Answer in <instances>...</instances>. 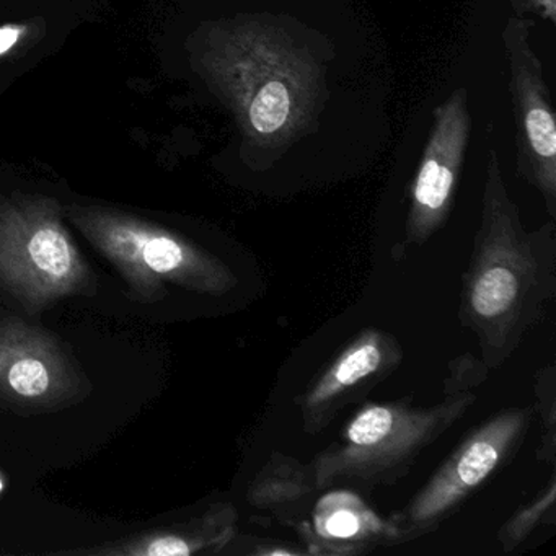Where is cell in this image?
Masks as SVG:
<instances>
[{
  "mask_svg": "<svg viewBox=\"0 0 556 556\" xmlns=\"http://www.w3.org/2000/svg\"><path fill=\"white\" fill-rule=\"evenodd\" d=\"M535 406H510L484 419L455 445L415 496L390 514L396 545L435 532L509 464L535 422Z\"/></svg>",
  "mask_w": 556,
  "mask_h": 556,
  "instance_id": "6",
  "label": "cell"
},
{
  "mask_svg": "<svg viewBox=\"0 0 556 556\" xmlns=\"http://www.w3.org/2000/svg\"><path fill=\"white\" fill-rule=\"evenodd\" d=\"M513 8L516 9L517 17L533 14L556 24V0H513Z\"/></svg>",
  "mask_w": 556,
  "mask_h": 556,
  "instance_id": "18",
  "label": "cell"
},
{
  "mask_svg": "<svg viewBox=\"0 0 556 556\" xmlns=\"http://www.w3.org/2000/svg\"><path fill=\"white\" fill-rule=\"evenodd\" d=\"M535 416H540L542 438L536 448V460L555 467L556 462V369L555 364L536 370L533 379Z\"/></svg>",
  "mask_w": 556,
  "mask_h": 556,
  "instance_id": "15",
  "label": "cell"
},
{
  "mask_svg": "<svg viewBox=\"0 0 556 556\" xmlns=\"http://www.w3.org/2000/svg\"><path fill=\"white\" fill-rule=\"evenodd\" d=\"M4 491V478L0 477V493Z\"/></svg>",
  "mask_w": 556,
  "mask_h": 556,
  "instance_id": "20",
  "label": "cell"
},
{
  "mask_svg": "<svg viewBox=\"0 0 556 556\" xmlns=\"http://www.w3.org/2000/svg\"><path fill=\"white\" fill-rule=\"evenodd\" d=\"M467 89H457L435 106L432 128L409 193L405 237L396 250L426 245L444 229L454 210L455 191L470 139Z\"/></svg>",
  "mask_w": 556,
  "mask_h": 556,
  "instance_id": "8",
  "label": "cell"
},
{
  "mask_svg": "<svg viewBox=\"0 0 556 556\" xmlns=\"http://www.w3.org/2000/svg\"><path fill=\"white\" fill-rule=\"evenodd\" d=\"M197 70L247 141L282 148L304 136L327 100V67L305 41L269 17L207 25Z\"/></svg>",
  "mask_w": 556,
  "mask_h": 556,
  "instance_id": "2",
  "label": "cell"
},
{
  "mask_svg": "<svg viewBox=\"0 0 556 556\" xmlns=\"http://www.w3.org/2000/svg\"><path fill=\"white\" fill-rule=\"evenodd\" d=\"M237 532L239 513L236 507L230 503H217L187 522L123 543L118 548L97 553L131 556L217 555L227 548Z\"/></svg>",
  "mask_w": 556,
  "mask_h": 556,
  "instance_id": "13",
  "label": "cell"
},
{
  "mask_svg": "<svg viewBox=\"0 0 556 556\" xmlns=\"http://www.w3.org/2000/svg\"><path fill=\"white\" fill-rule=\"evenodd\" d=\"M490 377V369L473 354H462L448 363L445 374L444 393L468 392L473 387H480Z\"/></svg>",
  "mask_w": 556,
  "mask_h": 556,
  "instance_id": "16",
  "label": "cell"
},
{
  "mask_svg": "<svg viewBox=\"0 0 556 556\" xmlns=\"http://www.w3.org/2000/svg\"><path fill=\"white\" fill-rule=\"evenodd\" d=\"M556 520V473L552 467L548 480L539 493L517 507L509 519L497 530V543L504 553H513L519 548L539 527L553 526Z\"/></svg>",
  "mask_w": 556,
  "mask_h": 556,
  "instance_id": "14",
  "label": "cell"
},
{
  "mask_svg": "<svg viewBox=\"0 0 556 556\" xmlns=\"http://www.w3.org/2000/svg\"><path fill=\"white\" fill-rule=\"evenodd\" d=\"M532 22L510 17L503 40L516 126L517 172L556 217V118L542 63L532 47Z\"/></svg>",
  "mask_w": 556,
  "mask_h": 556,
  "instance_id": "7",
  "label": "cell"
},
{
  "mask_svg": "<svg viewBox=\"0 0 556 556\" xmlns=\"http://www.w3.org/2000/svg\"><path fill=\"white\" fill-rule=\"evenodd\" d=\"M307 555H366L380 546H396L389 517H382L350 488L320 491L308 516L295 527Z\"/></svg>",
  "mask_w": 556,
  "mask_h": 556,
  "instance_id": "11",
  "label": "cell"
},
{
  "mask_svg": "<svg viewBox=\"0 0 556 556\" xmlns=\"http://www.w3.org/2000/svg\"><path fill=\"white\" fill-rule=\"evenodd\" d=\"M25 30H27V28L22 27V25H5V27H0V56L9 53V51L22 40Z\"/></svg>",
  "mask_w": 556,
  "mask_h": 556,
  "instance_id": "19",
  "label": "cell"
},
{
  "mask_svg": "<svg viewBox=\"0 0 556 556\" xmlns=\"http://www.w3.org/2000/svg\"><path fill=\"white\" fill-rule=\"evenodd\" d=\"M403 359L405 350L395 334L374 327L361 330L295 396L304 432L325 431L344 408L363 402L393 376Z\"/></svg>",
  "mask_w": 556,
  "mask_h": 556,
  "instance_id": "9",
  "label": "cell"
},
{
  "mask_svg": "<svg viewBox=\"0 0 556 556\" xmlns=\"http://www.w3.org/2000/svg\"><path fill=\"white\" fill-rule=\"evenodd\" d=\"M475 403L477 395L471 390L442 393L441 402L431 406H416L412 396L364 403L338 438L312 458L318 490H372L399 483L419 455L454 428Z\"/></svg>",
  "mask_w": 556,
  "mask_h": 556,
  "instance_id": "3",
  "label": "cell"
},
{
  "mask_svg": "<svg viewBox=\"0 0 556 556\" xmlns=\"http://www.w3.org/2000/svg\"><path fill=\"white\" fill-rule=\"evenodd\" d=\"M237 540L243 543L242 549L236 553L252 556H302L307 555L301 543L286 542L278 539H263V536L236 535Z\"/></svg>",
  "mask_w": 556,
  "mask_h": 556,
  "instance_id": "17",
  "label": "cell"
},
{
  "mask_svg": "<svg viewBox=\"0 0 556 556\" xmlns=\"http://www.w3.org/2000/svg\"><path fill=\"white\" fill-rule=\"evenodd\" d=\"M77 389V377L53 334L21 318L0 320V396L54 403Z\"/></svg>",
  "mask_w": 556,
  "mask_h": 556,
  "instance_id": "10",
  "label": "cell"
},
{
  "mask_svg": "<svg viewBox=\"0 0 556 556\" xmlns=\"http://www.w3.org/2000/svg\"><path fill=\"white\" fill-rule=\"evenodd\" d=\"M555 295V219L535 230L523 227L493 149L458 304V320L477 338L488 369L513 357L527 333L545 320Z\"/></svg>",
  "mask_w": 556,
  "mask_h": 556,
  "instance_id": "1",
  "label": "cell"
},
{
  "mask_svg": "<svg viewBox=\"0 0 556 556\" xmlns=\"http://www.w3.org/2000/svg\"><path fill=\"white\" fill-rule=\"evenodd\" d=\"M66 214L142 302L161 301L167 282L206 295L237 286L223 260L164 227L109 207L70 206Z\"/></svg>",
  "mask_w": 556,
  "mask_h": 556,
  "instance_id": "4",
  "label": "cell"
},
{
  "mask_svg": "<svg viewBox=\"0 0 556 556\" xmlns=\"http://www.w3.org/2000/svg\"><path fill=\"white\" fill-rule=\"evenodd\" d=\"M96 282L63 223L56 200L0 197V286L27 311H41Z\"/></svg>",
  "mask_w": 556,
  "mask_h": 556,
  "instance_id": "5",
  "label": "cell"
},
{
  "mask_svg": "<svg viewBox=\"0 0 556 556\" xmlns=\"http://www.w3.org/2000/svg\"><path fill=\"white\" fill-rule=\"evenodd\" d=\"M320 490L311 462L271 452L247 488V503L295 529L311 513Z\"/></svg>",
  "mask_w": 556,
  "mask_h": 556,
  "instance_id": "12",
  "label": "cell"
}]
</instances>
